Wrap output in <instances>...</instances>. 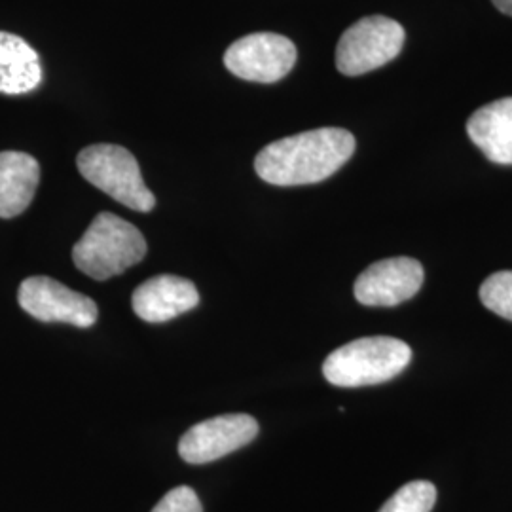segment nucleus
Masks as SVG:
<instances>
[{
  "label": "nucleus",
  "instance_id": "f03ea898",
  "mask_svg": "<svg viewBox=\"0 0 512 512\" xmlns=\"http://www.w3.org/2000/svg\"><path fill=\"white\" fill-rule=\"evenodd\" d=\"M147 239L128 220L99 213L73 247L74 266L97 281L124 274L147 255Z\"/></svg>",
  "mask_w": 512,
  "mask_h": 512
},
{
  "label": "nucleus",
  "instance_id": "f3484780",
  "mask_svg": "<svg viewBox=\"0 0 512 512\" xmlns=\"http://www.w3.org/2000/svg\"><path fill=\"white\" fill-rule=\"evenodd\" d=\"M495 8L505 14V16H511L512 18V0H492Z\"/></svg>",
  "mask_w": 512,
  "mask_h": 512
},
{
  "label": "nucleus",
  "instance_id": "9b49d317",
  "mask_svg": "<svg viewBox=\"0 0 512 512\" xmlns=\"http://www.w3.org/2000/svg\"><path fill=\"white\" fill-rule=\"evenodd\" d=\"M467 135L490 162L512 165V97L476 110L467 120Z\"/></svg>",
  "mask_w": 512,
  "mask_h": 512
},
{
  "label": "nucleus",
  "instance_id": "f257e3e1",
  "mask_svg": "<svg viewBox=\"0 0 512 512\" xmlns=\"http://www.w3.org/2000/svg\"><path fill=\"white\" fill-rule=\"evenodd\" d=\"M355 152L348 129L321 128L279 139L262 148L256 175L274 186H304L329 179Z\"/></svg>",
  "mask_w": 512,
  "mask_h": 512
},
{
  "label": "nucleus",
  "instance_id": "0eeeda50",
  "mask_svg": "<svg viewBox=\"0 0 512 512\" xmlns=\"http://www.w3.org/2000/svg\"><path fill=\"white\" fill-rule=\"evenodd\" d=\"M19 306L44 323H67L78 329L93 327L99 308L90 296L76 293L52 277L33 275L19 287Z\"/></svg>",
  "mask_w": 512,
  "mask_h": 512
},
{
  "label": "nucleus",
  "instance_id": "4468645a",
  "mask_svg": "<svg viewBox=\"0 0 512 512\" xmlns=\"http://www.w3.org/2000/svg\"><path fill=\"white\" fill-rule=\"evenodd\" d=\"M435 503L437 488L427 480H414L391 495L378 512H431Z\"/></svg>",
  "mask_w": 512,
  "mask_h": 512
},
{
  "label": "nucleus",
  "instance_id": "f8f14e48",
  "mask_svg": "<svg viewBox=\"0 0 512 512\" xmlns=\"http://www.w3.org/2000/svg\"><path fill=\"white\" fill-rule=\"evenodd\" d=\"M40 183V165L31 154L0 152V219H14L27 211Z\"/></svg>",
  "mask_w": 512,
  "mask_h": 512
},
{
  "label": "nucleus",
  "instance_id": "2eb2a0df",
  "mask_svg": "<svg viewBox=\"0 0 512 512\" xmlns=\"http://www.w3.org/2000/svg\"><path fill=\"white\" fill-rule=\"evenodd\" d=\"M480 300L499 317L512 321V272L492 274L480 287Z\"/></svg>",
  "mask_w": 512,
  "mask_h": 512
},
{
  "label": "nucleus",
  "instance_id": "20e7f679",
  "mask_svg": "<svg viewBox=\"0 0 512 512\" xmlns=\"http://www.w3.org/2000/svg\"><path fill=\"white\" fill-rule=\"evenodd\" d=\"M76 165L80 175L112 200L133 211L148 213L156 198L143 181L135 156L118 145H92L80 150Z\"/></svg>",
  "mask_w": 512,
  "mask_h": 512
},
{
  "label": "nucleus",
  "instance_id": "39448f33",
  "mask_svg": "<svg viewBox=\"0 0 512 512\" xmlns=\"http://www.w3.org/2000/svg\"><path fill=\"white\" fill-rule=\"evenodd\" d=\"M403 25L385 16H368L353 23L336 46V69L346 76L376 71L403 52Z\"/></svg>",
  "mask_w": 512,
  "mask_h": 512
},
{
  "label": "nucleus",
  "instance_id": "423d86ee",
  "mask_svg": "<svg viewBox=\"0 0 512 512\" xmlns=\"http://www.w3.org/2000/svg\"><path fill=\"white\" fill-rule=\"evenodd\" d=\"M296 46L277 33H253L239 38L224 54V67L247 82L274 84L296 65Z\"/></svg>",
  "mask_w": 512,
  "mask_h": 512
},
{
  "label": "nucleus",
  "instance_id": "6e6552de",
  "mask_svg": "<svg viewBox=\"0 0 512 512\" xmlns=\"http://www.w3.org/2000/svg\"><path fill=\"white\" fill-rule=\"evenodd\" d=\"M256 435L255 418L249 414H226L190 427L179 440V454L186 463L203 465L251 444Z\"/></svg>",
  "mask_w": 512,
  "mask_h": 512
},
{
  "label": "nucleus",
  "instance_id": "dca6fc26",
  "mask_svg": "<svg viewBox=\"0 0 512 512\" xmlns=\"http://www.w3.org/2000/svg\"><path fill=\"white\" fill-rule=\"evenodd\" d=\"M152 512H203V507L200 497L192 488L179 486L167 492Z\"/></svg>",
  "mask_w": 512,
  "mask_h": 512
},
{
  "label": "nucleus",
  "instance_id": "9d476101",
  "mask_svg": "<svg viewBox=\"0 0 512 512\" xmlns=\"http://www.w3.org/2000/svg\"><path fill=\"white\" fill-rule=\"evenodd\" d=\"M200 304V293L190 279L162 274L139 285L131 296V306L147 323H165Z\"/></svg>",
  "mask_w": 512,
  "mask_h": 512
},
{
  "label": "nucleus",
  "instance_id": "7ed1b4c3",
  "mask_svg": "<svg viewBox=\"0 0 512 512\" xmlns=\"http://www.w3.org/2000/svg\"><path fill=\"white\" fill-rule=\"evenodd\" d=\"M412 359L410 346L391 336H368L332 351L323 376L336 387L384 384L399 376Z\"/></svg>",
  "mask_w": 512,
  "mask_h": 512
},
{
  "label": "nucleus",
  "instance_id": "ddd939ff",
  "mask_svg": "<svg viewBox=\"0 0 512 512\" xmlns=\"http://www.w3.org/2000/svg\"><path fill=\"white\" fill-rule=\"evenodd\" d=\"M40 82L42 65L37 52L18 35L0 31V93L33 92Z\"/></svg>",
  "mask_w": 512,
  "mask_h": 512
},
{
  "label": "nucleus",
  "instance_id": "1a4fd4ad",
  "mask_svg": "<svg viewBox=\"0 0 512 512\" xmlns=\"http://www.w3.org/2000/svg\"><path fill=\"white\" fill-rule=\"evenodd\" d=\"M423 266L408 256L385 258L357 277L353 293L363 306H399L416 296L423 285Z\"/></svg>",
  "mask_w": 512,
  "mask_h": 512
}]
</instances>
